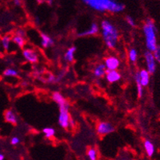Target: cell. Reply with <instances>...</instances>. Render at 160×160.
I'll return each instance as SVG.
<instances>
[{"mask_svg":"<svg viewBox=\"0 0 160 160\" xmlns=\"http://www.w3.org/2000/svg\"><path fill=\"white\" fill-rule=\"evenodd\" d=\"M85 5L100 12L120 13L124 10L123 4L116 0H81Z\"/></svg>","mask_w":160,"mask_h":160,"instance_id":"cell-1","label":"cell"},{"mask_svg":"<svg viewBox=\"0 0 160 160\" xmlns=\"http://www.w3.org/2000/svg\"><path fill=\"white\" fill-rule=\"evenodd\" d=\"M100 27L102 38L107 47L109 49H114L119 39V32L116 27L107 19L101 22Z\"/></svg>","mask_w":160,"mask_h":160,"instance_id":"cell-2","label":"cell"},{"mask_svg":"<svg viewBox=\"0 0 160 160\" xmlns=\"http://www.w3.org/2000/svg\"><path fill=\"white\" fill-rule=\"evenodd\" d=\"M142 32L145 37V43L148 50L153 52L157 47L156 28L155 23L151 19H147L142 27Z\"/></svg>","mask_w":160,"mask_h":160,"instance_id":"cell-3","label":"cell"},{"mask_svg":"<svg viewBox=\"0 0 160 160\" xmlns=\"http://www.w3.org/2000/svg\"><path fill=\"white\" fill-rule=\"evenodd\" d=\"M58 106H59V116H58L59 125L64 129L69 128V120L71 118L69 112V104L65 102Z\"/></svg>","mask_w":160,"mask_h":160,"instance_id":"cell-4","label":"cell"},{"mask_svg":"<svg viewBox=\"0 0 160 160\" xmlns=\"http://www.w3.org/2000/svg\"><path fill=\"white\" fill-rule=\"evenodd\" d=\"M145 62H146L147 69L151 74L155 73L156 70V60H155V57H154L153 52L148 51L145 52L144 53Z\"/></svg>","mask_w":160,"mask_h":160,"instance_id":"cell-5","label":"cell"},{"mask_svg":"<svg viewBox=\"0 0 160 160\" xmlns=\"http://www.w3.org/2000/svg\"><path fill=\"white\" fill-rule=\"evenodd\" d=\"M114 131V127L108 122H100L97 126V132L100 136H106L110 133H112Z\"/></svg>","mask_w":160,"mask_h":160,"instance_id":"cell-6","label":"cell"},{"mask_svg":"<svg viewBox=\"0 0 160 160\" xmlns=\"http://www.w3.org/2000/svg\"><path fill=\"white\" fill-rule=\"evenodd\" d=\"M104 65L108 70H115L120 67V62L119 58H117L116 57L110 56L108 57L104 60Z\"/></svg>","mask_w":160,"mask_h":160,"instance_id":"cell-7","label":"cell"},{"mask_svg":"<svg viewBox=\"0 0 160 160\" xmlns=\"http://www.w3.org/2000/svg\"><path fill=\"white\" fill-rule=\"evenodd\" d=\"M22 56L30 63L34 64L38 62V55L33 49H24L22 51Z\"/></svg>","mask_w":160,"mask_h":160,"instance_id":"cell-8","label":"cell"},{"mask_svg":"<svg viewBox=\"0 0 160 160\" xmlns=\"http://www.w3.org/2000/svg\"><path fill=\"white\" fill-rule=\"evenodd\" d=\"M106 79L109 83H116L119 81L121 78V75L116 69L115 70H108L106 72Z\"/></svg>","mask_w":160,"mask_h":160,"instance_id":"cell-9","label":"cell"},{"mask_svg":"<svg viewBox=\"0 0 160 160\" xmlns=\"http://www.w3.org/2000/svg\"><path fill=\"white\" fill-rule=\"evenodd\" d=\"M99 30H100V28H99V26L97 24V23L93 22L92 24L90 26L88 30H85V31L81 32V33L78 34V36L80 37H85V36H92V35H96L99 33Z\"/></svg>","mask_w":160,"mask_h":160,"instance_id":"cell-10","label":"cell"},{"mask_svg":"<svg viewBox=\"0 0 160 160\" xmlns=\"http://www.w3.org/2000/svg\"><path fill=\"white\" fill-rule=\"evenodd\" d=\"M139 81H140L141 85H142L143 87H146L149 85L150 82V73L148 71V69H141L139 72Z\"/></svg>","mask_w":160,"mask_h":160,"instance_id":"cell-11","label":"cell"},{"mask_svg":"<svg viewBox=\"0 0 160 160\" xmlns=\"http://www.w3.org/2000/svg\"><path fill=\"white\" fill-rule=\"evenodd\" d=\"M3 116L4 119H5V120L7 123H11V124L12 125H16L18 123V118L16 116L15 113H14V112H13V110H11V109L6 110Z\"/></svg>","mask_w":160,"mask_h":160,"instance_id":"cell-12","label":"cell"},{"mask_svg":"<svg viewBox=\"0 0 160 160\" xmlns=\"http://www.w3.org/2000/svg\"><path fill=\"white\" fill-rule=\"evenodd\" d=\"M53 43H54L53 40L48 34L44 33H41V45L43 48L46 49V48L50 47L53 46Z\"/></svg>","mask_w":160,"mask_h":160,"instance_id":"cell-13","label":"cell"},{"mask_svg":"<svg viewBox=\"0 0 160 160\" xmlns=\"http://www.w3.org/2000/svg\"><path fill=\"white\" fill-rule=\"evenodd\" d=\"M107 72V68H106L104 64H99L98 65L95 67V69L93 70V75L96 78H100L104 77Z\"/></svg>","mask_w":160,"mask_h":160,"instance_id":"cell-14","label":"cell"},{"mask_svg":"<svg viewBox=\"0 0 160 160\" xmlns=\"http://www.w3.org/2000/svg\"><path fill=\"white\" fill-rule=\"evenodd\" d=\"M143 146H144L145 151H146L147 155L148 157H152L155 154V148L154 144L152 143V142H151L150 140H145L144 143H143Z\"/></svg>","mask_w":160,"mask_h":160,"instance_id":"cell-15","label":"cell"},{"mask_svg":"<svg viewBox=\"0 0 160 160\" xmlns=\"http://www.w3.org/2000/svg\"><path fill=\"white\" fill-rule=\"evenodd\" d=\"M13 42L16 45V46H18V47L21 48H24L25 44H26V40H25V36H22L19 35V34H14V37L11 38Z\"/></svg>","mask_w":160,"mask_h":160,"instance_id":"cell-16","label":"cell"},{"mask_svg":"<svg viewBox=\"0 0 160 160\" xmlns=\"http://www.w3.org/2000/svg\"><path fill=\"white\" fill-rule=\"evenodd\" d=\"M77 50V48L75 46H71L70 48L67 49L65 53V60L68 62H72L74 61V54Z\"/></svg>","mask_w":160,"mask_h":160,"instance_id":"cell-17","label":"cell"},{"mask_svg":"<svg viewBox=\"0 0 160 160\" xmlns=\"http://www.w3.org/2000/svg\"><path fill=\"white\" fill-rule=\"evenodd\" d=\"M52 99H53V101H54L55 103H57L58 105H60V104H64V103L66 102L65 97L62 96V94H61L60 92H53V95H52Z\"/></svg>","mask_w":160,"mask_h":160,"instance_id":"cell-18","label":"cell"},{"mask_svg":"<svg viewBox=\"0 0 160 160\" xmlns=\"http://www.w3.org/2000/svg\"><path fill=\"white\" fill-rule=\"evenodd\" d=\"M135 81L136 82V88H137V95L139 98H141L143 95V86L141 85L140 81H139V74L136 73L135 75Z\"/></svg>","mask_w":160,"mask_h":160,"instance_id":"cell-19","label":"cell"},{"mask_svg":"<svg viewBox=\"0 0 160 160\" xmlns=\"http://www.w3.org/2000/svg\"><path fill=\"white\" fill-rule=\"evenodd\" d=\"M11 38L8 35L4 36L3 38L1 40V43H2V46L5 50H8L10 48V46H11Z\"/></svg>","mask_w":160,"mask_h":160,"instance_id":"cell-20","label":"cell"},{"mask_svg":"<svg viewBox=\"0 0 160 160\" xmlns=\"http://www.w3.org/2000/svg\"><path fill=\"white\" fill-rule=\"evenodd\" d=\"M42 132L44 134L45 137L47 138V139L53 137L55 135V130L53 128H45L42 130Z\"/></svg>","mask_w":160,"mask_h":160,"instance_id":"cell-21","label":"cell"},{"mask_svg":"<svg viewBox=\"0 0 160 160\" xmlns=\"http://www.w3.org/2000/svg\"><path fill=\"white\" fill-rule=\"evenodd\" d=\"M128 57H129V60L131 61L132 62L135 63L137 61V58H138V53H137V50L136 49H131L129 50V53H128Z\"/></svg>","mask_w":160,"mask_h":160,"instance_id":"cell-22","label":"cell"},{"mask_svg":"<svg viewBox=\"0 0 160 160\" xmlns=\"http://www.w3.org/2000/svg\"><path fill=\"white\" fill-rule=\"evenodd\" d=\"M87 156L90 160H96L97 158V151L95 148H91L87 151Z\"/></svg>","mask_w":160,"mask_h":160,"instance_id":"cell-23","label":"cell"},{"mask_svg":"<svg viewBox=\"0 0 160 160\" xmlns=\"http://www.w3.org/2000/svg\"><path fill=\"white\" fill-rule=\"evenodd\" d=\"M3 75L5 77H8V78H11V77H17L18 75V72L17 70L14 69H11V68H9V69H7L4 70Z\"/></svg>","mask_w":160,"mask_h":160,"instance_id":"cell-24","label":"cell"},{"mask_svg":"<svg viewBox=\"0 0 160 160\" xmlns=\"http://www.w3.org/2000/svg\"><path fill=\"white\" fill-rule=\"evenodd\" d=\"M153 54L156 62L160 64V46H157V47L153 51Z\"/></svg>","mask_w":160,"mask_h":160,"instance_id":"cell-25","label":"cell"},{"mask_svg":"<svg viewBox=\"0 0 160 160\" xmlns=\"http://www.w3.org/2000/svg\"><path fill=\"white\" fill-rule=\"evenodd\" d=\"M125 20H126V22L130 26V27H135L136 26V22L134 20L133 18H132L131 16H126V18H125Z\"/></svg>","mask_w":160,"mask_h":160,"instance_id":"cell-26","label":"cell"},{"mask_svg":"<svg viewBox=\"0 0 160 160\" xmlns=\"http://www.w3.org/2000/svg\"><path fill=\"white\" fill-rule=\"evenodd\" d=\"M19 142H20L19 138L16 137V136H14V137H13L12 139H11V143L12 145H14V146H15V145H18Z\"/></svg>","mask_w":160,"mask_h":160,"instance_id":"cell-27","label":"cell"},{"mask_svg":"<svg viewBox=\"0 0 160 160\" xmlns=\"http://www.w3.org/2000/svg\"><path fill=\"white\" fill-rule=\"evenodd\" d=\"M74 125H75V122L73 121L72 118H70V120H69V128H73Z\"/></svg>","mask_w":160,"mask_h":160,"instance_id":"cell-28","label":"cell"},{"mask_svg":"<svg viewBox=\"0 0 160 160\" xmlns=\"http://www.w3.org/2000/svg\"><path fill=\"white\" fill-rule=\"evenodd\" d=\"M14 2V4L17 6H20L22 4V0H13Z\"/></svg>","mask_w":160,"mask_h":160,"instance_id":"cell-29","label":"cell"},{"mask_svg":"<svg viewBox=\"0 0 160 160\" xmlns=\"http://www.w3.org/2000/svg\"><path fill=\"white\" fill-rule=\"evenodd\" d=\"M5 156H4L3 154H0V160H3Z\"/></svg>","mask_w":160,"mask_h":160,"instance_id":"cell-30","label":"cell"},{"mask_svg":"<svg viewBox=\"0 0 160 160\" xmlns=\"http://www.w3.org/2000/svg\"><path fill=\"white\" fill-rule=\"evenodd\" d=\"M0 1H1V0H0Z\"/></svg>","mask_w":160,"mask_h":160,"instance_id":"cell-31","label":"cell"}]
</instances>
